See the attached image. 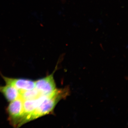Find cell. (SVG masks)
<instances>
[{
	"mask_svg": "<svg viewBox=\"0 0 128 128\" xmlns=\"http://www.w3.org/2000/svg\"><path fill=\"white\" fill-rule=\"evenodd\" d=\"M69 92L68 88H57L50 95L43 96L40 103L29 118L28 121L52 114L57 103L60 100L66 97L68 95Z\"/></svg>",
	"mask_w": 128,
	"mask_h": 128,
	"instance_id": "obj_1",
	"label": "cell"
},
{
	"mask_svg": "<svg viewBox=\"0 0 128 128\" xmlns=\"http://www.w3.org/2000/svg\"><path fill=\"white\" fill-rule=\"evenodd\" d=\"M7 108L10 123L15 127H20L23 114V100L20 97L10 102Z\"/></svg>",
	"mask_w": 128,
	"mask_h": 128,
	"instance_id": "obj_2",
	"label": "cell"
},
{
	"mask_svg": "<svg viewBox=\"0 0 128 128\" xmlns=\"http://www.w3.org/2000/svg\"><path fill=\"white\" fill-rule=\"evenodd\" d=\"M52 74L35 81V88L41 95L49 96L54 92L57 88L54 75Z\"/></svg>",
	"mask_w": 128,
	"mask_h": 128,
	"instance_id": "obj_3",
	"label": "cell"
},
{
	"mask_svg": "<svg viewBox=\"0 0 128 128\" xmlns=\"http://www.w3.org/2000/svg\"><path fill=\"white\" fill-rule=\"evenodd\" d=\"M1 75L5 81L6 84L14 86L20 92L30 90L35 88V81L24 78H8Z\"/></svg>",
	"mask_w": 128,
	"mask_h": 128,
	"instance_id": "obj_4",
	"label": "cell"
},
{
	"mask_svg": "<svg viewBox=\"0 0 128 128\" xmlns=\"http://www.w3.org/2000/svg\"><path fill=\"white\" fill-rule=\"evenodd\" d=\"M0 92L9 102L14 100L20 96V92L18 89L8 84L3 86H0Z\"/></svg>",
	"mask_w": 128,
	"mask_h": 128,
	"instance_id": "obj_5",
	"label": "cell"
},
{
	"mask_svg": "<svg viewBox=\"0 0 128 128\" xmlns=\"http://www.w3.org/2000/svg\"><path fill=\"white\" fill-rule=\"evenodd\" d=\"M40 96L41 95L35 88L30 90L20 92V96L23 100L36 98Z\"/></svg>",
	"mask_w": 128,
	"mask_h": 128,
	"instance_id": "obj_6",
	"label": "cell"
}]
</instances>
